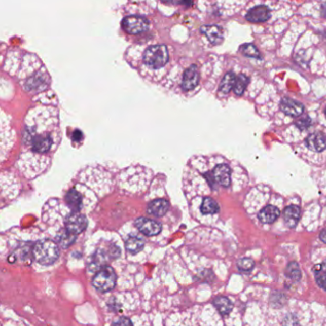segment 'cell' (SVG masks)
<instances>
[{
	"instance_id": "cell-18",
	"label": "cell",
	"mask_w": 326,
	"mask_h": 326,
	"mask_svg": "<svg viewBox=\"0 0 326 326\" xmlns=\"http://www.w3.org/2000/svg\"><path fill=\"white\" fill-rule=\"evenodd\" d=\"M66 203L72 209V212H80L82 207V197L80 192L71 189L65 196Z\"/></svg>"
},
{
	"instance_id": "cell-22",
	"label": "cell",
	"mask_w": 326,
	"mask_h": 326,
	"mask_svg": "<svg viewBox=\"0 0 326 326\" xmlns=\"http://www.w3.org/2000/svg\"><path fill=\"white\" fill-rule=\"evenodd\" d=\"M77 239V236L71 234L66 230H61L56 236V240L58 242V244L63 248H68L71 246L73 243L75 242V240Z\"/></svg>"
},
{
	"instance_id": "cell-9",
	"label": "cell",
	"mask_w": 326,
	"mask_h": 326,
	"mask_svg": "<svg viewBox=\"0 0 326 326\" xmlns=\"http://www.w3.org/2000/svg\"><path fill=\"white\" fill-rule=\"evenodd\" d=\"M135 225L138 230L148 237L156 236L161 231V225L159 223L147 218L137 219L135 221Z\"/></svg>"
},
{
	"instance_id": "cell-16",
	"label": "cell",
	"mask_w": 326,
	"mask_h": 326,
	"mask_svg": "<svg viewBox=\"0 0 326 326\" xmlns=\"http://www.w3.org/2000/svg\"><path fill=\"white\" fill-rule=\"evenodd\" d=\"M284 222L289 228H294L301 219V209L297 205L286 207L283 212Z\"/></svg>"
},
{
	"instance_id": "cell-20",
	"label": "cell",
	"mask_w": 326,
	"mask_h": 326,
	"mask_svg": "<svg viewBox=\"0 0 326 326\" xmlns=\"http://www.w3.org/2000/svg\"><path fill=\"white\" fill-rule=\"evenodd\" d=\"M125 247L129 253L137 254L140 252L144 247V240L142 238L137 236H131L128 238L125 242Z\"/></svg>"
},
{
	"instance_id": "cell-7",
	"label": "cell",
	"mask_w": 326,
	"mask_h": 326,
	"mask_svg": "<svg viewBox=\"0 0 326 326\" xmlns=\"http://www.w3.org/2000/svg\"><path fill=\"white\" fill-rule=\"evenodd\" d=\"M208 180L211 185L214 183L223 186L229 187L231 184V170L227 164H218L210 174H207Z\"/></svg>"
},
{
	"instance_id": "cell-15",
	"label": "cell",
	"mask_w": 326,
	"mask_h": 326,
	"mask_svg": "<svg viewBox=\"0 0 326 326\" xmlns=\"http://www.w3.org/2000/svg\"><path fill=\"white\" fill-rule=\"evenodd\" d=\"M279 215H280V212L277 207L267 205L261 210V212L258 215V218L261 223H264V224H271V223L277 221Z\"/></svg>"
},
{
	"instance_id": "cell-21",
	"label": "cell",
	"mask_w": 326,
	"mask_h": 326,
	"mask_svg": "<svg viewBox=\"0 0 326 326\" xmlns=\"http://www.w3.org/2000/svg\"><path fill=\"white\" fill-rule=\"evenodd\" d=\"M220 211V206L215 199L212 198H205L201 203V212L205 215L216 214Z\"/></svg>"
},
{
	"instance_id": "cell-2",
	"label": "cell",
	"mask_w": 326,
	"mask_h": 326,
	"mask_svg": "<svg viewBox=\"0 0 326 326\" xmlns=\"http://www.w3.org/2000/svg\"><path fill=\"white\" fill-rule=\"evenodd\" d=\"M16 131L8 115L0 109V164L6 160L16 142Z\"/></svg>"
},
{
	"instance_id": "cell-19",
	"label": "cell",
	"mask_w": 326,
	"mask_h": 326,
	"mask_svg": "<svg viewBox=\"0 0 326 326\" xmlns=\"http://www.w3.org/2000/svg\"><path fill=\"white\" fill-rule=\"evenodd\" d=\"M213 304H214L215 309L219 311L220 314L223 316L230 314L231 311L233 310V307H234L230 300L227 297H223V296L215 298L213 302Z\"/></svg>"
},
{
	"instance_id": "cell-10",
	"label": "cell",
	"mask_w": 326,
	"mask_h": 326,
	"mask_svg": "<svg viewBox=\"0 0 326 326\" xmlns=\"http://www.w3.org/2000/svg\"><path fill=\"white\" fill-rule=\"evenodd\" d=\"M271 17L270 10L264 5L256 6L254 8L248 11L246 19L249 22L253 23H261L269 20Z\"/></svg>"
},
{
	"instance_id": "cell-11",
	"label": "cell",
	"mask_w": 326,
	"mask_h": 326,
	"mask_svg": "<svg viewBox=\"0 0 326 326\" xmlns=\"http://www.w3.org/2000/svg\"><path fill=\"white\" fill-rule=\"evenodd\" d=\"M280 110L291 117H300L302 115L304 107L302 103L296 101L294 99L284 97L280 101Z\"/></svg>"
},
{
	"instance_id": "cell-23",
	"label": "cell",
	"mask_w": 326,
	"mask_h": 326,
	"mask_svg": "<svg viewBox=\"0 0 326 326\" xmlns=\"http://www.w3.org/2000/svg\"><path fill=\"white\" fill-rule=\"evenodd\" d=\"M236 79L237 78L234 73H227L222 80V83L220 85V91L223 94H228L232 90V88H234Z\"/></svg>"
},
{
	"instance_id": "cell-27",
	"label": "cell",
	"mask_w": 326,
	"mask_h": 326,
	"mask_svg": "<svg viewBox=\"0 0 326 326\" xmlns=\"http://www.w3.org/2000/svg\"><path fill=\"white\" fill-rule=\"evenodd\" d=\"M254 261L249 258H242L238 262V268L242 272H249L254 268Z\"/></svg>"
},
{
	"instance_id": "cell-14",
	"label": "cell",
	"mask_w": 326,
	"mask_h": 326,
	"mask_svg": "<svg viewBox=\"0 0 326 326\" xmlns=\"http://www.w3.org/2000/svg\"><path fill=\"white\" fill-rule=\"evenodd\" d=\"M307 147L314 152H322L326 148V136L322 133L311 134L306 138Z\"/></svg>"
},
{
	"instance_id": "cell-17",
	"label": "cell",
	"mask_w": 326,
	"mask_h": 326,
	"mask_svg": "<svg viewBox=\"0 0 326 326\" xmlns=\"http://www.w3.org/2000/svg\"><path fill=\"white\" fill-rule=\"evenodd\" d=\"M169 210V202L165 199H156L149 203L147 211L149 214L156 216L165 215Z\"/></svg>"
},
{
	"instance_id": "cell-32",
	"label": "cell",
	"mask_w": 326,
	"mask_h": 326,
	"mask_svg": "<svg viewBox=\"0 0 326 326\" xmlns=\"http://www.w3.org/2000/svg\"><path fill=\"white\" fill-rule=\"evenodd\" d=\"M319 238H320V239L324 242V243H326V228L325 229H323L322 230V232L320 233V235H319Z\"/></svg>"
},
{
	"instance_id": "cell-13",
	"label": "cell",
	"mask_w": 326,
	"mask_h": 326,
	"mask_svg": "<svg viewBox=\"0 0 326 326\" xmlns=\"http://www.w3.org/2000/svg\"><path fill=\"white\" fill-rule=\"evenodd\" d=\"M200 32L204 33L209 41L214 44L219 45L223 41V30L216 25H207L200 29Z\"/></svg>"
},
{
	"instance_id": "cell-3",
	"label": "cell",
	"mask_w": 326,
	"mask_h": 326,
	"mask_svg": "<svg viewBox=\"0 0 326 326\" xmlns=\"http://www.w3.org/2000/svg\"><path fill=\"white\" fill-rule=\"evenodd\" d=\"M34 260L41 265H52L59 258V248L57 243L50 239L39 241L32 250Z\"/></svg>"
},
{
	"instance_id": "cell-26",
	"label": "cell",
	"mask_w": 326,
	"mask_h": 326,
	"mask_svg": "<svg viewBox=\"0 0 326 326\" xmlns=\"http://www.w3.org/2000/svg\"><path fill=\"white\" fill-rule=\"evenodd\" d=\"M241 52L243 53V55L249 56V57H254V58H261V55L260 52L258 51V49L255 47L253 44H244L241 48Z\"/></svg>"
},
{
	"instance_id": "cell-5",
	"label": "cell",
	"mask_w": 326,
	"mask_h": 326,
	"mask_svg": "<svg viewBox=\"0 0 326 326\" xmlns=\"http://www.w3.org/2000/svg\"><path fill=\"white\" fill-rule=\"evenodd\" d=\"M117 274L111 266H104L93 278V286L99 292L106 293L112 291L117 284Z\"/></svg>"
},
{
	"instance_id": "cell-1",
	"label": "cell",
	"mask_w": 326,
	"mask_h": 326,
	"mask_svg": "<svg viewBox=\"0 0 326 326\" xmlns=\"http://www.w3.org/2000/svg\"><path fill=\"white\" fill-rule=\"evenodd\" d=\"M60 139L58 115L50 106L37 105L30 109L24 120L22 149L17 168L32 179L48 169Z\"/></svg>"
},
{
	"instance_id": "cell-35",
	"label": "cell",
	"mask_w": 326,
	"mask_h": 326,
	"mask_svg": "<svg viewBox=\"0 0 326 326\" xmlns=\"http://www.w3.org/2000/svg\"><path fill=\"white\" fill-rule=\"evenodd\" d=\"M325 116H326V110H325Z\"/></svg>"
},
{
	"instance_id": "cell-25",
	"label": "cell",
	"mask_w": 326,
	"mask_h": 326,
	"mask_svg": "<svg viewBox=\"0 0 326 326\" xmlns=\"http://www.w3.org/2000/svg\"><path fill=\"white\" fill-rule=\"evenodd\" d=\"M248 82H249V80H248L246 76L239 75V77L236 79V82H235V85H234L235 94L238 95V96H241L244 93L245 89H246Z\"/></svg>"
},
{
	"instance_id": "cell-34",
	"label": "cell",
	"mask_w": 326,
	"mask_h": 326,
	"mask_svg": "<svg viewBox=\"0 0 326 326\" xmlns=\"http://www.w3.org/2000/svg\"><path fill=\"white\" fill-rule=\"evenodd\" d=\"M320 268L322 269V270L324 271L326 273V261L324 262V263L322 264V265H320Z\"/></svg>"
},
{
	"instance_id": "cell-28",
	"label": "cell",
	"mask_w": 326,
	"mask_h": 326,
	"mask_svg": "<svg viewBox=\"0 0 326 326\" xmlns=\"http://www.w3.org/2000/svg\"><path fill=\"white\" fill-rule=\"evenodd\" d=\"M295 125L299 128L300 130H306V129L311 125L310 118H309V117H305V118L300 119V120L296 121Z\"/></svg>"
},
{
	"instance_id": "cell-29",
	"label": "cell",
	"mask_w": 326,
	"mask_h": 326,
	"mask_svg": "<svg viewBox=\"0 0 326 326\" xmlns=\"http://www.w3.org/2000/svg\"><path fill=\"white\" fill-rule=\"evenodd\" d=\"M113 326H134L132 321L129 319V318H126V317H120L119 319H117Z\"/></svg>"
},
{
	"instance_id": "cell-8",
	"label": "cell",
	"mask_w": 326,
	"mask_h": 326,
	"mask_svg": "<svg viewBox=\"0 0 326 326\" xmlns=\"http://www.w3.org/2000/svg\"><path fill=\"white\" fill-rule=\"evenodd\" d=\"M87 218L80 212H72L65 219V228L66 230L74 235H79L87 228Z\"/></svg>"
},
{
	"instance_id": "cell-33",
	"label": "cell",
	"mask_w": 326,
	"mask_h": 326,
	"mask_svg": "<svg viewBox=\"0 0 326 326\" xmlns=\"http://www.w3.org/2000/svg\"><path fill=\"white\" fill-rule=\"evenodd\" d=\"M321 13H322V16L326 17V3L322 4V7H321Z\"/></svg>"
},
{
	"instance_id": "cell-24",
	"label": "cell",
	"mask_w": 326,
	"mask_h": 326,
	"mask_svg": "<svg viewBox=\"0 0 326 326\" xmlns=\"http://www.w3.org/2000/svg\"><path fill=\"white\" fill-rule=\"evenodd\" d=\"M287 278L294 280V281H299L302 278V272L300 269L299 264L295 262L289 263L287 265L286 270H285Z\"/></svg>"
},
{
	"instance_id": "cell-31",
	"label": "cell",
	"mask_w": 326,
	"mask_h": 326,
	"mask_svg": "<svg viewBox=\"0 0 326 326\" xmlns=\"http://www.w3.org/2000/svg\"><path fill=\"white\" fill-rule=\"evenodd\" d=\"M317 282L318 285L326 290V277L325 276H319L317 277Z\"/></svg>"
},
{
	"instance_id": "cell-30",
	"label": "cell",
	"mask_w": 326,
	"mask_h": 326,
	"mask_svg": "<svg viewBox=\"0 0 326 326\" xmlns=\"http://www.w3.org/2000/svg\"><path fill=\"white\" fill-rule=\"evenodd\" d=\"M297 324H298V320L293 315H288L283 320V325L284 326H297Z\"/></svg>"
},
{
	"instance_id": "cell-6",
	"label": "cell",
	"mask_w": 326,
	"mask_h": 326,
	"mask_svg": "<svg viewBox=\"0 0 326 326\" xmlns=\"http://www.w3.org/2000/svg\"><path fill=\"white\" fill-rule=\"evenodd\" d=\"M150 27V22L143 16H126L122 21V28L125 32L131 34H138L147 32Z\"/></svg>"
},
{
	"instance_id": "cell-4",
	"label": "cell",
	"mask_w": 326,
	"mask_h": 326,
	"mask_svg": "<svg viewBox=\"0 0 326 326\" xmlns=\"http://www.w3.org/2000/svg\"><path fill=\"white\" fill-rule=\"evenodd\" d=\"M144 62L154 69H159L166 65L169 60V52L165 45H153L145 51L143 55Z\"/></svg>"
},
{
	"instance_id": "cell-12",
	"label": "cell",
	"mask_w": 326,
	"mask_h": 326,
	"mask_svg": "<svg viewBox=\"0 0 326 326\" xmlns=\"http://www.w3.org/2000/svg\"><path fill=\"white\" fill-rule=\"evenodd\" d=\"M199 81V74L196 65L190 66L183 75V88L186 91H190L198 85Z\"/></svg>"
}]
</instances>
